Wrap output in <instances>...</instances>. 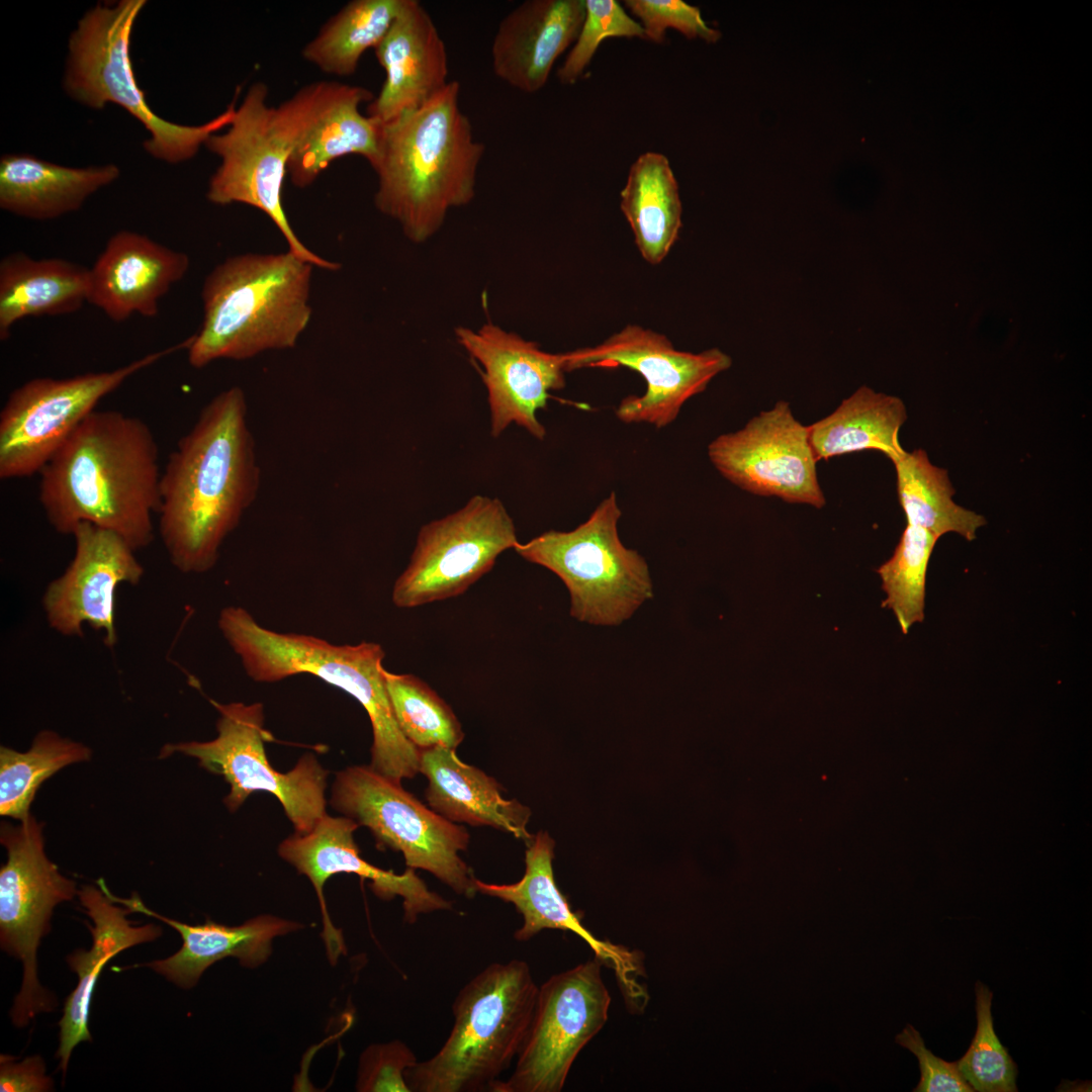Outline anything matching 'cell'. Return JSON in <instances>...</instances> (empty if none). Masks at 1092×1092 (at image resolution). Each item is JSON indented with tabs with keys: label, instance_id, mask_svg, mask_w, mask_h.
I'll list each match as a JSON object with an SVG mask.
<instances>
[{
	"label": "cell",
	"instance_id": "obj_28",
	"mask_svg": "<svg viewBox=\"0 0 1092 1092\" xmlns=\"http://www.w3.org/2000/svg\"><path fill=\"white\" fill-rule=\"evenodd\" d=\"M374 95L368 89L326 81L323 97L310 123L289 160L287 174L303 188L337 159L358 155L371 164L378 148L380 123L360 111Z\"/></svg>",
	"mask_w": 1092,
	"mask_h": 1092
},
{
	"label": "cell",
	"instance_id": "obj_38",
	"mask_svg": "<svg viewBox=\"0 0 1092 1092\" xmlns=\"http://www.w3.org/2000/svg\"><path fill=\"white\" fill-rule=\"evenodd\" d=\"M975 991L977 1029L969 1050L957 1062L958 1068L975 1091H1017L1016 1065L994 1030L991 1014L993 993L979 981Z\"/></svg>",
	"mask_w": 1092,
	"mask_h": 1092
},
{
	"label": "cell",
	"instance_id": "obj_37",
	"mask_svg": "<svg viewBox=\"0 0 1092 1092\" xmlns=\"http://www.w3.org/2000/svg\"><path fill=\"white\" fill-rule=\"evenodd\" d=\"M938 539L907 524L893 555L877 569L887 595L882 607L894 612L904 634L924 619L926 572Z\"/></svg>",
	"mask_w": 1092,
	"mask_h": 1092
},
{
	"label": "cell",
	"instance_id": "obj_35",
	"mask_svg": "<svg viewBox=\"0 0 1092 1092\" xmlns=\"http://www.w3.org/2000/svg\"><path fill=\"white\" fill-rule=\"evenodd\" d=\"M91 754L88 746L52 730L40 731L25 752L1 746L0 814L26 820L40 785L63 767L89 760Z\"/></svg>",
	"mask_w": 1092,
	"mask_h": 1092
},
{
	"label": "cell",
	"instance_id": "obj_1",
	"mask_svg": "<svg viewBox=\"0 0 1092 1092\" xmlns=\"http://www.w3.org/2000/svg\"><path fill=\"white\" fill-rule=\"evenodd\" d=\"M259 485L245 393L233 386L202 408L161 474L159 531L172 565L183 573L212 569Z\"/></svg>",
	"mask_w": 1092,
	"mask_h": 1092
},
{
	"label": "cell",
	"instance_id": "obj_26",
	"mask_svg": "<svg viewBox=\"0 0 1092 1092\" xmlns=\"http://www.w3.org/2000/svg\"><path fill=\"white\" fill-rule=\"evenodd\" d=\"M79 900L92 924L85 921L92 945L88 950L77 949L67 958L69 968L78 976L77 986L68 996L60 1025V1044L56 1057L65 1075L71 1054L81 1041H91L89 1010L97 979L104 966L117 953L140 943L158 938L162 929L156 924L132 926L126 918L130 911L116 906L95 886L78 890Z\"/></svg>",
	"mask_w": 1092,
	"mask_h": 1092
},
{
	"label": "cell",
	"instance_id": "obj_43",
	"mask_svg": "<svg viewBox=\"0 0 1092 1092\" xmlns=\"http://www.w3.org/2000/svg\"><path fill=\"white\" fill-rule=\"evenodd\" d=\"M54 1090V1082L46 1075L41 1057H27L16 1063L15 1058L0 1056L1 1092H48Z\"/></svg>",
	"mask_w": 1092,
	"mask_h": 1092
},
{
	"label": "cell",
	"instance_id": "obj_30",
	"mask_svg": "<svg viewBox=\"0 0 1092 1092\" xmlns=\"http://www.w3.org/2000/svg\"><path fill=\"white\" fill-rule=\"evenodd\" d=\"M88 296L89 268L62 258L10 253L0 261V340L6 341L25 317L74 313Z\"/></svg>",
	"mask_w": 1092,
	"mask_h": 1092
},
{
	"label": "cell",
	"instance_id": "obj_20",
	"mask_svg": "<svg viewBox=\"0 0 1092 1092\" xmlns=\"http://www.w3.org/2000/svg\"><path fill=\"white\" fill-rule=\"evenodd\" d=\"M455 335L482 367L491 436H499L514 423L543 440L546 431L536 414L546 406L550 391L565 385L562 353L545 352L536 343L492 323L477 330L460 327Z\"/></svg>",
	"mask_w": 1092,
	"mask_h": 1092
},
{
	"label": "cell",
	"instance_id": "obj_25",
	"mask_svg": "<svg viewBox=\"0 0 1092 1092\" xmlns=\"http://www.w3.org/2000/svg\"><path fill=\"white\" fill-rule=\"evenodd\" d=\"M97 885L112 902L125 906L130 913L155 917L180 933L182 946L177 952L140 966L153 969L185 989L193 987L212 964L229 957L238 959L242 967L260 966L271 954L275 937L303 927L300 923L272 915L257 916L238 926H228L209 919L203 924L190 925L156 913L135 893L130 898L116 897L103 879H98Z\"/></svg>",
	"mask_w": 1092,
	"mask_h": 1092
},
{
	"label": "cell",
	"instance_id": "obj_11",
	"mask_svg": "<svg viewBox=\"0 0 1092 1092\" xmlns=\"http://www.w3.org/2000/svg\"><path fill=\"white\" fill-rule=\"evenodd\" d=\"M330 803L367 827L378 847L401 852L407 868L430 872L459 895L476 893L475 878L458 854L468 845L467 830L426 807L400 783L370 765L350 766L337 772Z\"/></svg>",
	"mask_w": 1092,
	"mask_h": 1092
},
{
	"label": "cell",
	"instance_id": "obj_23",
	"mask_svg": "<svg viewBox=\"0 0 1092 1092\" xmlns=\"http://www.w3.org/2000/svg\"><path fill=\"white\" fill-rule=\"evenodd\" d=\"M554 841L540 831L528 843L525 874L514 884H488L474 879L476 892L512 903L523 916L522 926L514 933L518 941H527L545 929L570 931L583 939L595 957L613 968L625 986L634 988L639 975L638 958L624 946L597 938L572 911L557 887L552 860Z\"/></svg>",
	"mask_w": 1092,
	"mask_h": 1092
},
{
	"label": "cell",
	"instance_id": "obj_19",
	"mask_svg": "<svg viewBox=\"0 0 1092 1092\" xmlns=\"http://www.w3.org/2000/svg\"><path fill=\"white\" fill-rule=\"evenodd\" d=\"M358 826L349 817L326 814L312 830L307 833L295 832L278 847L279 855L299 874L306 876L315 890L324 926L321 936L333 966L341 954L347 953L342 930L333 924L324 897L326 882L336 874H355L370 881L371 890L382 900L401 897L404 920L408 923H414L420 914L451 909V903L429 890L414 869L407 868L398 875L379 869L361 857L354 840V831Z\"/></svg>",
	"mask_w": 1092,
	"mask_h": 1092
},
{
	"label": "cell",
	"instance_id": "obj_13",
	"mask_svg": "<svg viewBox=\"0 0 1092 1092\" xmlns=\"http://www.w3.org/2000/svg\"><path fill=\"white\" fill-rule=\"evenodd\" d=\"M190 342L189 337L113 370L36 377L16 387L0 413V478L39 473L103 397L141 370L187 349Z\"/></svg>",
	"mask_w": 1092,
	"mask_h": 1092
},
{
	"label": "cell",
	"instance_id": "obj_22",
	"mask_svg": "<svg viewBox=\"0 0 1092 1092\" xmlns=\"http://www.w3.org/2000/svg\"><path fill=\"white\" fill-rule=\"evenodd\" d=\"M385 78L367 115L390 122L420 107L449 83L444 40L417 0H403L386 34L374 49Z\"/></svg>",
	"mask_w": 1092,
	"mask_h": 1092
},
{
	"label": "cell",
	"instance_id": "obj_15",
	"mask_svg": "<svg viewBox=\"0 0 1092 1092\" xmlns=\"http://www.w3.org/2000/svg\"><path fill=\"white\" fill-rule=\"evenodd\" d=\"M518 544L513 519L498 498L472 496L464 507L424 525L392 602L415 608L463 594Z\"/></svg>",
	"mask_w": 1092,
	"mask_h": 1092
},
{
	"label": "cell",
	"instance_id": "obj_36",
	"mask_svg": "<svg viewBox=\"0 0 1092 1092\" xmlns=\"http://www.w3.org/2000/svg\"><path fill=\"white\" fill-rule=\"evenodd\" d=\"M383 676L403 735L420 750L435 746L456 749L464 733L449 705L414 674L393 673L383 668Z\"/></svg>",
	"mask_w": 1092,
	"mask_h": 1092
},
{
	"label": "cell",
	"instance_id": "obj_41",
	"mask_svg": "<svg viewBox=\"0 0 1092 1092\" xmlns=\"http://www.w3.org/2000/svg\"><path fill=\"white\" fill-rule=\"evenodd\" d=\"M417 1063L402 1041L372 1044L361 1055L356 1089L360 1092H412L405 1071Z\"/></svg>",
	"mask_w": 1092,
	"mask_h": 1092
},
{
	"label": "cell",
	"instance_id": "obj_40",
	"mask_svg": "<svg viewBox=\"0 0 1092 1092\" xmlns=\"http://www.w3.org/2000/svg\"><path fill=\"white\" fill-rule=\"evenodd\" d=\"M627 9L640 20L644 38L662 43L672 28L687 38L715 42L721 33L707 25L697 6L682 0H625Z\"/></svg>",
	"mask_w": 1092,
	"mask_h": 1092
},
{
	"label": "cell",
	"instance_id": "obj_32",
	"mask_svg": "<svg viewBox=\"0 0 1092 1092\" xmlns=\"http://www.w3.org/2000/svg\"><path fill=\"white\" fill-rule=\"evenodd\" d=\"M906 420L901 398L861 386L808 426L809 441L817 462L866 450L880 451L893 461L905 451L899 431Z\"/></svg>",
	"mask_w": 1092,
	"mask_h": 1092
},
{
	"label": "cell",
	"instance_id": "obj_10",
	"mask_svg": "<svg viewBox=\"0 0 1092 1092\" xmlns=\"http://www.w3.org/2000/svg\"><path fill=\"white\" fill-rule=\"evenodd\" d=\"M219 713L217 736L209 741L165 744L159 754L174 753L194 757L206 770L222 776L230 785L223 799L231 812L237 811L254 792L274 795L281 803L296 833H307L327 814L325 790L328 770L312 753L303 754L288 772H280L269 762L261 703L221 704L210 701Z\"/></svg>",
	"mask_w": 1092,
	"mask_h": 1092
},
{
	"label": "cell",
	"instance_id": "obj_18",
	"mask_svg": "<svg viewBox=\"0 0 1092 1092\" xmlns=\"http://www.w3.org/2000/svg\"><path fill=\"white\" fill-rule=\"evenodd\" d=\"M73 559L52 580L41 605L50 627L64 636H83L84 626L103 633L108 648L117 643L115 593L122 583L138 584L144 567L135 550L118 534L90 523L71 534Z\"/></svg>",
	"mask_w": 1092,
	"mask_h": 1092
},
{
	"label": "cell",
	"instance_id": "obj_34",
	"mask_svg": "<svg viewBox=\"0 0 1092 1092\" xmlns=\"http://www.w3.org/2000/svg\"><path fill=\"white\" fill-rule=\"evenodd\" d=\"M402 1H350L304 46L303 59L326 74L353 75L363 54L382 40Z\"/></svg>",
	"mask_w": 1092,
	"mask_h": 1092
},
{
	"label": "cell",
	"instance_id": "obj_8",
	"mask_svg": "<svg viewBox=\"0 0 1092 1092\" xmlns=\"http://www.w3.org/2000/svg\"><path fill=\"white\" fill-rule=\"evenodd\" d=\"M145 0L97 4L79 20L69 38L64 89L75 101L92 109L115 103L150 132L145 150L154 158L177 164L192 159L207 140L228 127L236 98L224 111L199 125L174 123L158 116L140 88L129 56L130 35Z\"/></svg>",
	"mask_w": 1092,
	"mask_h": 1092
},
{
	"label": "cell",
	"instance_id": "obj_42",
	"mask_svg": "<svg viewBox=\"0 0 1092 1092\" xmlns=\"http://www.w3.org/2000/svg\"><path fill=\"white\" fill-rule=\"evenodd\" d=\"M896 1042L912 1052L918 1059L921 1077L915 1092H972L971 1085L961 1074L957 1062L949 1063L926 1049L920 1033L910 1024L896 1036Z\"/></svg>",
	"mask_w": 1092,
	"mask_h": 1092
},
{
	"label": "cell",
	"instance_id": "obj_24",
	"mask_svg": "<svg viewBox=\"0 0 1092 1092\" xmlns=\"http://www.w3.org/2000/svg\"><path fill=\"white\" fill-rule=\"evenodd\" d=\"M584 15V0L523 2L498 24L490 52L493 73L520 91H539L556 60L576 40Z\"/></svg>",
	"mask_w": 1092,
	"mask_h": 1092
},
{
	"label": "cell",
	"instance_id": "obj_9",
	"mask_svg": "<svg viewBox=\"0 0 1092 1092\" xmlns=\"http://www.w3.org/2000/svg\"><path fill=\"white\" fill-rule=\"evenodd\" d=\"M620 517L611 492L574 530L547 531L514 547L560 577L570 595V615L578 621L619 625L653 596L645 559L619 538Z\"/></svg>",
	"mask_w": 1092,
	"mask_h": 1092
},
{
	"label": "cell",
	"instance_id": "obj_5",
	"mask_svg": "<svg viewBox=\"0 0 1092 1092\" xmlns=\"http://www.w3.org/2000/svg\"><path fill=\"white\" fill-rule=\"evenodd\" d=\"M313 265L291 252L229 257L206 276L203 320L187 348L189 364L245 360L290 349L307 327Z\"/></svg>",
	"mask_w": 1092,
	"mask_h": 1092
},
{
	"label": "cell",
	"instance_id": "obj_29",
	"mask_svg": "<svg viewBox=\"0 0 1092 1092\" xmlns=\"http://www.w3.org/2000/svg\"><path fill=\"white\" fill-rule=\"evenodd\" d=\"M118 176L113 164L74 168L31 155H5L0 161V207L31 219L56 218L78 210Z\"/></svg>",
	"mask_w": 1092,
	"mask_h": 1092
},
{
	"label": "cell",
	"instance_id": "obj_16",
	"mask_svg": "<svg viewBox=\"0 0 1092 1092\" xmlns=\"http://www.w3.org/2000/svg\"><path fill=\"white\" fill-rule=\"evenodd\" d=\"M562 355L566 372L625 366L641 374L646 391L625 397L616 416L624 423H648L656 428L672 423L687 400L732 365L731 357L718 348L679 351L666 336L637 325L626 326L596 346Z\"/></svg>",
	"mask_w": 1092,
	"mask_h": 1092
},
{
	"label": "cell",
	"instance_id": "obj_21",
	"mask_svg": "<svg viewBox=\"0 0 1092 1092\" xmlns=\"http://www.w3.org/2000/svg\"><path fill=\"white\" fill-rule=\"evenodd\" d=\"M189 257L131 231L112 235L89 268L88 303L115 323L156 316L161 299L183 279Z\"/></svg>",
	"mask_w": 1092,
	"mask_h": 1092
},
{
	"label": "cell",
	"instance_id": "obj_12",
	"mask_svg": "<svg viewBox=\"0 0 1092 1092\" xmlns=\"http://www.w3.org/2000/svg\"><path fill=\"white\" fill-rule=\"evenodd\" d=\"M0 842L7 850L0 869V943L23 966L10 1012L13 1024L23 1027L39 1012L55 1009V999L37 978V948L50 930L54 908L71 901L78 890L47 856L42 824L32 815L18 825L3 822Z\"/></svg>",
	"mask_w": 1092,
	"mask_h": 1092
},
{
	"label": "cell",
	"instance_id": "obj_6",
	"mask_svg": "<svg viewBox=\"0 0 1092 1092\" xmlns=\"http://www.w3.org/2000/svg\"><path fill=\"white\" fill-rule=\"evenodd\" d=\"M325 85L326 81L305 85L271 106L267 86L252 84L226 129L211 135L204 145L220 159L206 197L216 205L243 203L260 209L283 235L289 252L313 266L335 271L338 263L322 258L300 242L282 203L289 160L316 112Z\"/></svg>",
	"mask_w": 1092,
	"mask_h": 1092
},
{
	"label": "cell",
	"instance_id": "obj_33",
	"mask_svg": "<svg viewBox=\"0 0 1092 1092\" xmlns=\"http://www.w3.org/2000/svg\"><path fill=\"white\" fill-rule=\"evenodd\" d=\"M892 462L908 525L923 528L938 538L950 532L968 541L976 538L986 520L953 502L954 489L946 469L933 465L922 449L905 450Z\"/></svg>",
	"mask_w": 1092,
	"mask_h": 1092
},
{
	"label": "cell",
	"instance_id": "obj_3",
	"mask_svg": "<svg viewBox=\"0 0 1092 1092\" xmlns=\"http://www.w3.org/2000/svg\"><path fill=\"white\" fill-rule=\"evenodd\" d=\"M459 97L460 84L449 81L420 107L380 123L370 164L377 177L374 203L413 243L432 238L451 209L475 195L485 148L474 139Z\"/></svg>",
	"mask_w": 1092,
	"mask_h": 1092
},
{
	"label": "cell",
	"instance_id": "obj_2",
	"mask_svg": "<svg viewBox=\"0 0 1092 1092\" xmlns=\"http://www.w3.org/2000/svg\"><path fill=\"white\" fill-rule=\"evenodd\" d=\"M161 474L159 447L143 420L94 410L39 472V503L59 534L90 523L136 551L154 540Z\"/></svg>",
	"mask_w": 1092,
	"mask_h": 1092
},
{
	"label": "cell",
	"instance_id": "obj_7",
	"mask_svg": "<svg viewBox=\"0 0 1092 1092\" xmlns=\"http://www.w3.org/2000/svg\"><path fill=\"white\" fill-rule=\"evenodd\" d=\"M539 987L521 960L495 963L456 996L454 1024L441 1049L405 1071L412 1092L489 1090L527 1037Z\"/></svg>",
	"mask_w": 1092,
	"mask_h": 1092
},
{
	"label": "cell",
	"instance_id": "obj_31",
	"mask_svg": "<svg viewBox=\"0 0 1092 1092\" xmlns=\"http://www.w3.org/2000/svg\"><path fill=\"white\" fill-rule=\"evenodd\" d=\"M620 208L642 258L661 263L678 239L682 206L677 181L661 153L645 152L631 165Z\"/></svg>",
	"mask_w": 1092,
	"mask_h": 1092
},
{
	"label": "cell",
	"instance_id": "obj_27",
	"mask_svg": "<svg viewBox=\"0 0 1092 1092\" xmlns=\"http://www.w3.org/2000/svg\"><path fill=\"white\" fill-rule=\"evenodd\" d=\"M420 771L428 779L426 799L438 814L452 822L491 826L528 843L530 810L502 795L497 782L464 763L455 749L435 746L420 750Z\"/></svg>",
	"mask_w": 1092,
	"mask_h": 1092
},
{
	"label": "cell",
	"instance_id": "obj_17",
	"mask_svg": "<svg viewBox=\"0 0 1092 1092\" xmlns=\"http://www.w3.org/2000/svg\"><path fill=\"white\" fill-rule=\"evenodd\" d=\"M708 455L726 479L750 493L816 509L826 504L808 426L794 417L787 401L760 412L740 430L715 438Z\"/></svg>",
	"mask_w": 1092,
	"mask_h": 1092
},
{
	"label": "cell",
	"instance_id": "obj_39",
	"mask_svg": "<svg viewBox=\"0 0 1092 1092\" xmlns=\"http://www.w3.org/2000/svg\"><path fill=\"white\" fill-rule=\"evenodd\" d=\"M585 15L576 40L557 71L564 85L574 84L601 42L609 37L644 38L643 28L616 0H584Z\"/></svg>",
	"mask_w": 1092,
	"mask_h": 1092
},
{
	"label": "cell",
	"instance_id": "obj_14",
	"mask_svg": "<svg viewBox=\"0 0 1092 1092\" xmlns=\"http://www.w3.org/2000/svg\"><path fill=\"white\" fill-rule=\"evenodd\" d=\"M596 957L551 976L538 989L533 1019L507 1080L492 1092H560L580 1051L604 1027L611 995Z\"/></svg>",
	"mask_w": 1092,
	"mask_h": 1092
},
{
	"label": "cell",
	"instance_id": "obj_4",
	"mask_svg": "<svg viewBox=\"0 0 1092 1092\" xmlns=\"http://www.w3.org/2000/svg\"><path fill=\"white\" fill-rule=\"evenodd\" d=\"M217 625L254 681L276 682L308 673L355 698L371 722L370 767L375 771L397 783L420 771V749L403 735L393 714L380 644L336 645L312 635L276 632L237 606L223 608Z\"/></svg>",
	"mask_w": 1092,
	"mask_h": 1092
}]
</instances>
